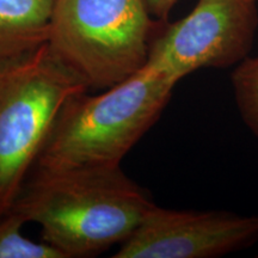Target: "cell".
<instances>
[{
  "mask_svg": "<svg viewBox=\"0 0 258 258\" xmlns=\"http://www.w3.org/2000/svg\"><path fill=\"white\" fill-rule=\"evenodd\" d=\"M258 0H199L150 46L146 66L176 83L201 69H227L249 56Z\"/></svg>",
  "mask_w": 258,
  "mask_h": 258,
  "instance_id": "obj_5",
  "label": "cell"
},
{
  "mask_svg": "<svg viewBox=\"0 0 258 258\" xmlns=\"http://www.w3.org/2000/svg\"><path fill=\"white\" fill-rule=\"evenodd\" d=\"M56 0H0V61L47 43Z\"/></svg>",
  "mask_w": 258,
  "mask_h": 258,
  "instance_id": "obj_7",
  "label": "cell"
},
{
  "mask_svg": "<svg viewBox=\"0 0 258 258\" xmlns=\"http://www.w3.org/2000/svg\"><path fill=\"white\" fill-rule=\"evenodd\" d=\"M27 224L14 211L0 218V258H64L49 244L32 241L22 234V226Z\"/></svg>",
  "mask_w": 258,
  "mask_h": 258,
  "instance_id": "obj_8",
  "label": "cell"
},
{
  "mask_svg": "<svg viewBox=\"0 0 258 258\" xmlns=\"http://www.w3.org/2000/svg\"><path fill=\"white\" fill-rule=\"evenodd\" d=\"M152 25L145 0H56L47 44L89 89L106 90L146 64Z\"/></svg>",
  "mask_w": 258,
  "mask_h": 258,
  "instance_id": "obj_4",
  "label": "cell"
},
{
  "mask_svg": "<svg viewBox=\"0 0 258 258\" xmlns=\"http://www.w3.org/2000/svg\"><path fill=\"white\" fill-rule=\"evenodd\" d=\"M151 15L158 19H166L178 0H145Z\"/></svg>",
  "mask_w": 258,
  "mask_h": 258,
  "instance_id": "obj_10",
  "label": "cell"
},
{
  "mask_svg": "<svg viewBox=\"0 0 258 258\" xmlns=\"http://www.w3.org/2000/svg\"><path fill=\"white\" fill-rule=\"evenodd\" d=\"M258 241V215L175 211L156 205L114 258H213Z\"/></svg>",
  "mask_w": 258,
  "mask_h": 258,
  "instance_id": "obj_6",
  "label": "cell"
},
{
  "mask_svg": "<svg viewBox=\"0 0 258 258\" xmlns=\"http://www.w3.org/2000/svg\"><path fill=\"white\" fill-rule=\"evenodd\" d=\"M177 84L145 64L99 95L73 96L61 109L35 167L121 166L125 154L159 120Z\"/></svg>",
  "mask_w": 258,
  "mask_h": 258,
  "instance_id": "obj_2",
  "label": "cell"
},
{
  "mask_svg": "<svg viewBox=\"0 0 258 258\" xmlns=\"http://www.w3.org/2000/svg\"><path fill=\"white\" fill-rule=\"evenodd\" d=\"M88 90L47 43L0 61V218L11 212L61 109Z\"/></svg>",
  "mask_w": 258,
  "mask_h": 258,
  "instance_id": "obj_3",
  "label": "cell"
},
{
  "mask_svg": "<svg viewBox=\"0 0 258 258\" xmlns=\"http://www.w3.org/2000/svg\"><path fill=\"white\" fill-rule=\"evenodd\" d=\"M156 203L118 167H35L11 211L41 227L64 258L92 257L124 243Z\"/></svg>",
  "mask_w": 258,
  "mask_h": 258,
  "instance_id": "obj_1",
  "label": "cell"
},
{
  "mask_svg": "<svg viewBox=\"0 0 258 258\" xmlns=\"http://www.w3.org/2000/svg\"><path fill=\"white\" fill-rule=\"evenodd\" d=\"M238 111L244 123L258 139V56H247L231 76Z\"/></svg>",
  "mask_w": 258,
  "mask_h": 258,
  "instance_id": "obj_9",
  "label": "cell"
}]
</instances>
